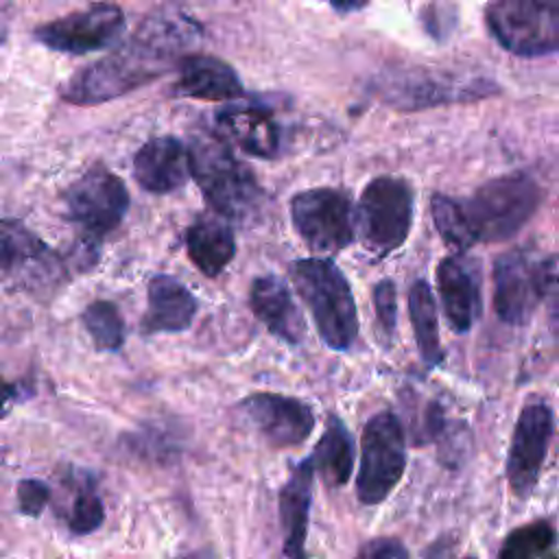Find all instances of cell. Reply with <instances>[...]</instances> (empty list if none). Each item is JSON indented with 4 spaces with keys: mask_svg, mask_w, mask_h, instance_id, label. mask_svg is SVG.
<instances>
[{
    "mask_svg": "<svg viewBox=\"0 0 559 559\" xmlns=\"http://www.w3.org/2000/svg\"><path fill=\"white\" fill-rule=\"evenodd\" d=\"M201 37V24L183 9L159 7L109 55L76 70L59 94L72 105H100L120 98L173 70Z\"/></svg>",
    "mask_w": 559,
    "mask_h": 559,
    "instance_id": "6da1fadb",
    "label": "cell"
},
{
    "mask_svg": "<svg viewBox=\"0 0 559 559\" xmlns=\"http://www.w3.org/2000/svg\"><path fill=\"white\" fill-rule=\"evenodd\" d=\"M369 90L386 107L400 111L474 103L500 94V85L491 76L432 66L389 68L371 81Z\"/></svg>",
    "mask_w": 559,
    "mask_h": 559,
    "instance_id": "7a4b0ae2",
    "label": "cell"
},
{
    "mask_svg": "<svg viewBox=\"0 0 559 559\" xmlns=\"http://www.w3.org/2000/svg\"><path fill=\"white\" fill-rule=\"evenodd\" d=\"M290 280L321 341L336 352L349 349L358 336V310L343 271L330 258H304L290 264Z\"/></svg>",
    "mask_w": 559,
    "mask_h": 559,
    "instance_id": "3957f363",
    "label": "cell"
},
{
    "mask_svg": "<svg viewBox=\"0 0 559 559\" xmlns=\"http://www.w3.org/2000/svg\"><path fill=\"white\" fill-rule=\"evenodd\" d=\"M190 177L197 181L210 207L223 218L245 221L258 212L262 188L253 170L234 157L227 140L197 135L188 146Z\"/></svg>",
    "mask_w": 559,
    "mask_h": 559,
    "instance_id": "277c9868",
    "label": "cell"
},
{
    "mask_svg": "<svg viewBox=\"0 0 559 559\" xmlns=\"http://www.w3.org/2000/svg\"><path fill=\"white\" fill-rule=\"evenodd\" d=\"M70 282L68 260L15 218H0V284L37 301L52 299Z\"/></svg>",
    "mask_w": 559,
    "mask_h": 559,
    "instance_id": "5b68a950",
    "label": "cell"
},
{
    "mask_svg": "<svg viewBox=\"0 0 559 559\" xmlns=\"http://www.w3.org/2000/svg\"><path fill=\"white\" fill-rule=\"evenodd\" d=\"M542 199L544 190L535 177L511 173L485 181L459 201L476 242H504L533 218Z\"/></svg>",
    "mask_w": 559,
    "mask_h": 559,
    "instance_id": "8992f818",
    "label": "cell"
},
{
    "mask_svg": "<svg viewBox=\"0 0 559 559\" xmlns=\"http://www.w3.org/2000/svg\"><path fill=\"white\" fill-rule=\"evenodd\" d=\"M557 260L515 247L493 262V310L502 323L526 325L546 297H555Z\"/></svg>",
    "mask_w": 559,
    "mask_h": 559,
    "instance_id": "52a82bcc",
    "label": "cell"
},
{
    "mask_svg": "<svg viewBox=\"0 0 559 559\" xmlns=\"http://www.w3.org/2000/svg\"><path fill=\"white\" fill-rule=\"evenodd\" d=\"M413 212L415 192L406 179L389 175L371 179L354 212V227H358L362 247L376 258L400 249L411 234Z\"/></svg>",
    "mask_w": 559,
    "mask_h": 559,
    "instance_id": "ba28073f",
    "label": "cell"
},
{
    "mask_svg": "<svg viewBox=\"0 0 559 559\" xmlns=\"http://www.w3.org/2000/svg\"><path fill=\"white\" fill-rule=\"evenodd\" d=\"M485 22L511 55L535 59L559 48V0H489Z\"/></svg>",
    "mask_w": 559,
    "mask_h": 559,
    "instance_id": "9c48e42d",
    "label": "cell"
},
{
    "mask_svg": "<svg viewBox=\"0 0 559 559\" xmlns=\"http://www.w3.org/2000/svg\"><path fill=\"white\" fill-rule=\"evenodd\" d=\"M66 214L81 231V242H98L118 229L129 210V190L124 181L103 164L90 166L63 192Z\"/></svg>",
    "mask_w": 559,
    "mask_h": 559,
    "instance_id": "30bf717a",
    "label": "cell"
},
{
    "mask_svg": "<svg viewBox=\"0 0 559 559\" xmlns=\"http://www.w3.org/2000/svg\"><path fill=\"white\" fill-rule=\"evenodd\" d=\"M406 469V437L393 411L376 413L362 428L356 493L362 504L384 502Z\"/></svg>",
    "mask_w": 559,
    "mask_h": 559,
    "instance_id": "8fae6325",
    "label": "cell"
},
{
    "mask_svg": "<svg viewBox=\"0 0 559 559\" xmlns=\"http://www.w3.org/2000/svg\"><path fill=\"white\" fill-rule=\"evenodd\" d=\"M290 218L301 240L319 253L343 251L354 240L352 197L341 188H310L290 199Z\"/></svg>",
    "mask_w": 559,
    "mask_h": 559,
    "instance_id": "7c38bea8",
    "label": "cell"
},
{
    "mask_svg": "<svg viewBox=\"0 0 559 559\" xmlns=\"http://www.w3.org/2000/svg\"><path fill=\"white\" fill-rule=\"evenodd\" d=\"M124 11L116 2H94L33 31V37L55 52L87 55L114 46L124 33Z\"/></svg>",
    "mask_w": 559,
    "mask_h": 559,
    "instance_id": "4fadbf2b",
    "label": "cell"
},
{
    "mask_svg": "<svg viewBox=\"0 0 559 559\" xmlns=\"http://www.w3.org/2000/svg\"><path fill=\"white\" fill-rule=\"evenodd\" d=\"M552 435L555 413L546 402H531L520 411L504 465L509 487L520 500H526L533 493Z\"/></svg>",
    "mask_w": 559,
    "mask_h": 559,
    "instance_id": "5bb4252c",
    "label": "cell"
},
{
    "mask_svg": "<svg viewBox=\"0 0 559 559\" xmlns=\"http://www.w3.org/2000/svg\"><path fill=\"white\" fill-rule=\"evenodd\" d=\"M238 408L258 435L277 450L304 443L314 428V411L299 397L260 391L242 397Z\"/></svg>",
    "mask_w": 559,
    "mask_h": 559,
    "instance_id": "9a60e30c",
    "label": "cell"
},
{
    "mask_svg": "<svg viewBox=\"0 0 559 559\" xmlns=\"http://www.w3.org/2000/svg\"><path fill=\"white\" fill-rule=\"evenodd\" d=\"M437 288L450 328L459 334L469 332L483 308L476 262L463 258V253L443 258L437 266Z\"/></svg>",
    "mask_w": 559,
    "mask_h": 559,
    "instance_id": "2e32d148",
    "label": "cell"
},
{
    "mask_svg": "<svg viewBox=\"0 0 559 559\" xmlns=\"http://www.w3.org/2000/svg\"><path fill=\"white\" fill-rule=\"evenodd\" d=\"M135 181L153 194H168L190 179L188 146L175 135L146 140L133 157Z\"/></svg>",
    "mask_w": 559,
    "mask_h": 559,
    "instance_id": "e0dca14e",
    "label": "cell"
},
{
    "mask_svg": "<svg viewBox=\"0 0 559 559\" xmlns=\"http://www.w3.org/2000/svg\"><path fill=\"white\" fill-rule=\"evenodd\" d=\"M249 308L277 338L297 345L306 336V323L286 282L277 275H258L249 288Z\"/></svg>",
    "mask_w": 559,
    "mask_h": 559,
    "instance_id": "ac0fdd59",
    "label": "cell"
},
{
    "mask_svg": "<svg viewBox=\"0 0 559 559\" xmlns=\"http://www.w3.org/2000/svg\"><path fill=\"white\" fill-rule=\"evenodd\" d=\"M177 81L173 94L199 100H234L245 94L236 70L214 55H186L177 61Z\"/></svg>",
    "mask_w": 559,
    "mask_h": 559,
    "instance_id": "d6986e66",
    "label": "cell"
},
{
    "mask_svg": "<svg viewBox=\"0 0 559 559\" xmlns=\"http://www.w3.org/2000/svg\"><path fill=\"white\" fill-rule=\"evenodd\" d=\"M216 124L247 155L273 159L280 153V124L262 105L225 107L216 114Z\"/></svg>",
    "mask_w": 559,
    "mask_h": 559,
    "instance_id": "ffe728a7",
    "label": "cell"
},
{
    "mask_svg": "<svg viewBox=\"0 0 559 559\" xmlns=\"http://www.w3.org/2000/svg\"><path fill=\"white\" fill-rule=\"evenodd\" d=\"M148 306L142 319L144 334L183 332L192 325L197 314V297L177 277L159 273L148 280Z\"/></svg>",
    "mask_w": 559,
    "mask_h": 559,
    "instance_id": "44dd1931",
    "label": "cell"
},
{
    "mask_svg": "<svg viewBox=\"0 0 559 559\" xmlns=\"http://www.w3.org/2000/svg\"><path fill=\"white\" fill-rule=\"evenodd\" d=\"M312 478L314 469L310 459L299 461L284 487L280 489V522L284 533V548L282 555L286 557H304V544L308 533L310 520V504H312Z\"/></svg>",
    "mask_w": 559,
    "mask_h": 559,
    "instance_id": "7402d4cb",
    "label": "cell"
},
{
    "mask_svg": "<svg viewBox=\"0 0 559 559\" xmlns=\"http://www.w3.org/2000/svg\"><path fill=\"white\" fill-rule=\"evenodd\" d=\"M186 251L205 277H218L236 255V238L221 214L197 216L186 231Z\"/></svg>",
    "mask_w": 559,
    "mask_h": 559,
    "instance_id": "603a6c76",
    "label": "cell"
},
{
    "mask_svg": "<svg viewBox=\"0 0 559 559\" xmlns=\"http://www.w3.org/2000/svg\"><path fill=\"white\" fill-rule=\"evenodd\" d=\"M312 469L330 487H343L354 469V437L338 415H330L323 435L308 456Z\"/></svg>",
    "mask_w": 559,
    "mask_h": 559,
    "instance_id": "cb8c5ba5",
    "label": "cell"
},
{
    "mask_svg": "<svg viewBox=\"0 0 559 559\" xmlns=\"http://www.w3.org/2000/svg\"><path fill=\"white\" fill-rule=\"evenodd\" d=\"M408 314L415 332V343L426 367H437L443 360V349L439 341L437 304L432 288L426 280H415L408 290Z\"/></svg>",
    "mask_w": 559,
    "mask_h": 559,
    "instance_id": "d4e9b609",
    "label": "cell"
},
{
    "mask_svg": "<svg viewBox=\"0 0 559 559\" xmlns=\"http://www.w3.org/2000/svg\"><path fill=\"white\" fill-rule=\"evenodd\" d=\"M430 214L441 240L454 253H465L476 245L459 199H452L443 192H435L430 197Z\"/></svg>",
    "mask_w": 559,
    "mask_h": 559,
    "instance_id": "484cf974",
    "label": "cell"
},
{
    "mask_svg": "<svg viewBox=\"0 0 559 559\" xmlns=\"http://www.w3.org/2000/svg\"><path fill=\"white\" fill-rule=\"evenodd\" d=\"M81 323L100 352H118L124 343V321L114 301L96 299L81 312Z\"/></svg>",
    "mask_w": 559,
    "mask_h": 559,
    "instance_id": "4316f807",
    "label": "cell"
},
{
    "mask_svg": "<svg viewBox=\"0 0 559 559\" xmlns=\"http://www.w3.org/2000/svg\"><path fill=\"white\" fill-rule=\"evenodd\" d=\"M555 539H557L555 526L546 520H535L531 524L513 528L504 537L498 550V557L500 559H539L555 548Z\"/></svg>",
    "mask_w": 559,
    "mask_h": 559,
    "instance_id": "83f0119b",
    "label": "cell"
},
{
    "mask_svg": "<svg viewBox=\"0 0 559 559\" xmlns=\"http://www.w3.org/2000/svg\"><path fill=\"white\" fill-rule=\"evenodd\" d=\"M105 522V504L92 483L79 485L72 504L66 515V524L72 535H90Z\"/></svg>",
    "mask_w": 559,
    "mask_h": 559,
    "instance_id": "f1b7e54d",
    "label": "cell"
},
{
    "mask_svg": "<svg viewBox=\"0 0 559 559\" xmlns=\"http://www.w3.org/2000/svg\"><path fill=\"white\" fill-rule=\"evenodd\" d=\"M373 308H376L378 332L384 345H389L397 328V288L393 280L384 277L373 286Z\"/></svg>",
    "mask_w": 559,
    "mask_h": 559,
    "instance_id": "f546056e",
    "label": "cell"
},
{
    "mask_svg": "<svg viewBox=\"0 0 559 559\" xmlns=\"http://www.w3.org/2000/svg\"><path fill=\"white\" fill-rule=\"evenodd\" d=\"M424 31L435 41H445L456 26V9L450 0H432L421 13Z\"/></svg>",
    "mask_w": 559,
    "mask_h": 559,
    "instance_id": "4dcf8cb0",
    "label": "cell"
},
{
    "mask_svg": "<svg viewBox=\"0 0 559 559\" xmlns=\"http://www.w3.org/2000/svg\"><path fill=\"white\" fill-rule=\"evenodd\" d=\"M50 502V487L39 478H24L17 483V507L20 513L37 518Z\"/></svg>",
    "mask_w": 559,
    "mask_h": 559,
    "instance_id": "1f68e13d",
    "label": "cell"
},
{
    "mask_svg": "<svg viewBox=\"0 0 559 559\" xmlns=\"http://www.w3.org/2000/svg\"><path fill=\"white\" fill-rule=\"evenodd\" d=\"M408 555L406 546L395 537H376L358 548V557L362 559H406Z\"/></svg>",
    "mask_w": 559,
    "mask_h": 559,
    "instance_id": "d6a6232c",
    "label": "cell"
},
{
    "mask_svg": "<svg viewBox=\"0 0 559 559\" xmlns=\"http://www.w3.org/2000/svg\"><path fill=\"white\" fill-rule=\"evenodd\" d=\"M22 391L20 384L7 380L0 376V421L15 408V404L22 400Z\"/></svg>",
    "mask_w": 559,
    "mask_h": 559,
    "instance_id": "836d02e7",
    "label": "cell"
},
{
    "mask_svg": "<svg viewBox=\"0 0 559 559\" xmlns=\"http://www.w3.org/2000/svg\"><path fill=\"white\" fill-rule=\"evenodd\" d=\"M328 2L336 13H354V11H360L369 0H328Z\"/></svg>",
    "mask_w": 559,
    "mask_h": 559,
    "instance_id": "e575fe53",
    "label": "cell"
}]
</instances>
